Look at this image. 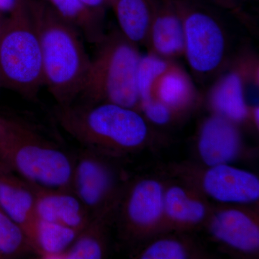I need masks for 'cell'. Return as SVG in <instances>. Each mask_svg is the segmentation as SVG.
Segmentation results:
<instances>
[{
	"label": "cell",
	"instance_id": "cell-1",
	"mask_svg": "<svg viewBox=\"0 0 259 259\" xmlns=\"http://www.w3.org/2000/svg\"><path fill=\"white\" fill-rule=\"evenodd\" d=\"M54 116L83 148L121 158L147 146L151 131L141 112L115 104L74 102L57 105Z\"/></svg>",
	"mask_w": 259,
	"mask_h": 259
},
{
	"label": "cell",
	"instance_id": "cell-2",
	"mask_svg": "<svg viewBox=\"0 0 259 259\" xmlns=\"http://www.w3.org/2000/svg\"><path fill=\"white\" fill-rule=\"evenodd\" d=\"M27 3L40 39L44 84L57 105H69L82 92L91 59L79 32L48 2Z\"/></svg>",
	"mask_w": 259,
	"mask_h": 259
},
{
	"label": "cell",
	"instance_id": "cell-3",
	"mask_svg": "<svg viewBox=\"0 0 259 259\" xmlns=\"http://www.w3.org/2000/svg\"><path fill=\"white\" fill-rule=\"evenodd\" d=\"M74 158L23 122L10 120L0 138V161L32 185L71 190Z\"/></svg>",
	"mask_w": 259,
	"mask_h": 259
},
{
	"label": "cell",
	"instance_id": "cell-4",
	"mask_svg": "<svg viewBox=\"0 0 259 259\" xmlns=\"http://www.w3.org/2000/svg\"><path fill=\"white\" fill-rule=\"evenodd\" d=\"M90 61L81 96L89 103L115 104L140 112L137 78L141 54L122 32L104 35Z\"/></svg>",
	"mask_w": 259,
	"mask_h": 259
},
{
	"label": "cell",
	"instance_id": "cell-5",
	"mask_svg": "<svg viewBox=\"0 0 259 259\" xmlns=\"http://www.w3.org/2000/svg\"><path fill=\"white\" fill-rule=\"evenodd\" d=\"M0 79L28 99L44 85L40 39L27 0L9 14L0 29Z\"/></svg>",
	"mask_w": 259,
	"mask_h": 259
},
{
	"label": "cell",
	"instance_id": "cell-6",
	"mask_svg": "<svg viewBox=\"0 0 259 259\" xmlns=\"http://www.w3.org/2000/svg\"><path fill=\"white\" fill-rule=\"evenodd\" d=\"M74 158L71 191L92 218L115 214L127 183L117 159L87 148Z\"/></svg>",
	"mask_w": 259,
	"mask_h": 259
},
{
	"label": "cell",
	"instance_id": "cell-7",
	"mask_svg": "<svg viewBox=\"0 0 259 259\" xmlns=\"http://www.w3.org/2000/svg\"><path fill=\"white\" fill-rule=\"evenodd\" d=\"M165 180L146 176L126 183L115 218L122 239L142 244L163 231Z\"/></svg>",
	"mask_w": 259,
	"mask_h": 259
},
{
	"label": "cell",
	"instance_id": "cell-8",
	"mask_svg": "<svg viewBox=\"0 0 259 259\" xmlns=\"http://www.w3.org/2000/svg\"><path fill=\"white\" fill-rule=\"evenodd\" d=\"M182 18L185 36L184 56L191 69L198 76L212 74L226 56V34L210 13L187 0H171Z\"/></svg>",
	"mask_w": 259,
	"mask_h": 259
},
{
	"label": "cell",
	"instance_id": "cell-9",
	"mask_svg": "<svg viewBox=\"0 0 259 259\" xmlns=\"http://www.w3.org/2000/svg\"><path fill=\"white\" fill-rule=\"evenodd\" d=\"M178 171L182 180L218 203L250 205L258 202L259 180L252 172L231 164L205 166L200 172L185 167Z\"/></svg>",
	"mask_w": 259,
	"mask_h": 259
},
{
	"label": "cell",
	"instance_id": "cell-10",
	"mask_svg": "<svg viewBox=\"0 0 259 259\" xmlns=\"http://www.w3.org/2000/svg\"><path fill=\"white\" fill-rule=\"evenodd\" d=\"M258 209L250 205L223 204L212 207L204 226L227 249L255 256L259 251Z\"/></svg>",
	"mask_w": 259,
	"mask_h": 259
},
{
	"label": "cell",
	"instance_id": "cell-11",
	"mask_svg": "<svg viewBox=\"0 0 259 259\" xmlns=\"http://www.w3.org/2000/svg\"><path fill=\"white\" fill-rule=\"evenodd\" d=\"M250 79L258 83L256 60L241 59L213 85L208 96L212 114L221 116L237 125L250 121V106L245 99V83Z\"/></svg>",
	"mask_w": 259,
	"mask_h": 259
},
{
	"label": "cell",
	"instance_id": "cell-12",
	"mask_svg": "<svg viewBox=\"0 0 259 259\" xmlns=\"http://www.w3.org/2000/svg\"><path fill=\"white\" fill-rule=\"evenodd\" d=\"M212 209L203 194L187 181L165 180L162 233H188L198 229L204 226Z\"/></svg>",
	"mask_w": 259,
	"mask_h": 259
},
{
	"label": "cell",
	"instance_id": "cell-13",
	"mask_svg": "<svg viewBox=\"0 0 259 259\" xmlns=\"http://www.w3.org/2000/svg\"><path fill=\"white\" fill-rule=\"evenodd\" d=\"M197 146L199 157L205 166L231 164L243 151L238 125L215 114L201 125Z\"/></svg>",
	"mask_w": 259,
	"mask_h": 259
},
{
	"label": "cell",
	"instance_id": "cell-14",
	"mask_svg": "<svg viewBox=\"0 0 259 259\" xmlns=\"http://www.w3.org/2000/svg\"><path fill=\"white\" fill-rule=\"evenodd\" d=\"M36 187L0 161V207L21 228L32 248L38 218Z\"/></svg>",
	"mask_w": 259,
	"mask_h": 259
},
{
	"label": "cell",
	"instance_id": "cell-15",
	"mask_svg": "<svg viewBox=\"0 0 259 259\" xmlns=\"http://www.w3.org/2000/svg\"><path fill=\"white\" fill-rule=\"evenodd\" d=\"M146 44L149 52L172 59L184 56L185 36L182 18L171 0L153 2L152 18Z\"/></svg>",
	"mask_w": 259,
	"mask_h": 259
},
{
	"label": "cell",
	"instance_id": "cell-16",
	"mask_svg": "<svg viewBox=\"0 0 259 259\" xmlns=\"http://www.w3.org/2000/svg\"><path fill=\"white\" fill-rule=\"evenodd\" d=\"M36 187L35 210L39 220L81 232L92 220L82 202L71 190Z\"/></svg>",
	"mask_w": 259,
	"mask_h": 259
},
{
	"label": "cell",
	"instance_id": "cell-17",
	"mask_svg": "<svg viewBox=\"0 0 259 259\" xmlns=\"http://www.w3.org/2000/svg\"><path fill=\"white\" fill-rule=\"evenodd\" d=\"M153 95L154 100L169 107L177 115L188 111L198 100L190 76L174 61L155 81Z\"/></svg>",
	"mask_w": 259,
	"mask_h": 259
},
{
	"label": "cell",
	"instance_id": "cell-18",
	"mask_svg": "<svg viewBox=\"0 0 259 259\" xmlns=\"http://www.w3.org/2000/svg\"><path fill=\"white\" fill-rule=\"evenodd\" d=\"M202 246L187 233L166 232L152 237L137 246L138 259H193L204 258Z\"/></svg>",
	"mask_w": 259,
	"mask_h": 259
},
{
	"label": "cell",
	"instance_id": "cell-19",
	"mask_svg": "<svg viewBox=\"0 0 259 259\" xmlns=\"http://www.w3.org/2000/svg\"><path fill=\"white\" fill-rule=\"evenodd\" d=\"M115 218V214H106L92 218L59 259L105 258L108 252L109 228Z\"/></svg>",
	"mask_w": 259,
	"mask_h": 259
},
{
	"label": "cell",
	"instance_id": "cell-20",
	"mask_svg": "<svg viewBox=\"0 0 259 259\" xmlns=\"http://www.w3.org/2000/svg\"><path fill=\"white\" fill-rule=\"evenodd\" d=\"M120 30L136 44H146L152 18L153 0H107Z\"/></svg>",
	"mask_w": 259,
	"mask_h": 259
},
{
	"label": "cell",
	"instance_id": "cell-21",
	"mask_svg": "<svg viewBox=\"0 0 259 259\" xmlns=\"http://www.w3.org/2000/svg\"><path fill=\"white\" fill-rule=\"evenodd\" d=\"M79 233L69 227L38 219L32 243V251L42 258L59 259Z\"/></svg>",
	"mask_w": 259,
	"mask_h": 259
},
{
	"label": "cell",
	"instance_id": "cell-22",
	"mask_svg": "<svg viewBox=\"0 0 259 259\" xmlns=\"http://www.w3.org/2000/svg\"><path fill=\"white\" fill-rule=\"evenodd\" d=\"M61 18L82 32L89 42L97 44L103 37L102 19L80 0H48Z\"/></svg>",
	"mask_w": 259,
	"mask_h": 259
},
{
	"label": "cell",
	"instance_id": "cell-23",
	"mask_svg": "<svg viewBox=\"0 0 259 259\" xmlns=\"http://www.w3.org/2000/svg\"><path fill=\"white\" fill-rule=\"evenodd\" d=\"M172 62L173 60L164 59L151 52L141 55L136 78L140 108L154 100L153 88L155 81L169 67Z\"/></svg>",
	"mask_w": 259,
	"mask_h": 259
},
{
	"label": "cell",
	"instance_id": "cell-24",
	"mask_svg": "<svg viewBox=\"0 0 259 259\" xmlns=\"http://www.w3.org/2000/svg\"><path fill=\"white\" fill-rule=\"evenodd\" d=\"M32 251L23 230L0 207V255L15 258Z\"/></svg>",
	"mask_w": 259,
	"mask_h": 259
},
{
	"label": "cell",
	"instance_id": "cell-25",
	"mask_svg": "<svg viewBox=\"0 0 259 259\" xmlns=\"http://www.w3.org/2000/svg\"><path fill=\"white\" fill-rule=\"evenodd\" d=\"M140 112L148 122L157 125H166L171 123L177 116L169 107L161 102L154 100L140 108Z\"/></svg>",
	"mask_w": 259,
	"mask_h": 259
},
{
	"label": "cell",
	"instance_id": "cell-26",
	"mask_svg": "<svg viewBox=\"0 0 259 259\" xmlns=\"http://www.w3.org/2000/svg\"><path fill=\"white\" fill-rule=\"evenodd\" d=\"M80 1L102 19H103L105 16L107 8H110L107 0H80Z\"/></svg>",
	"mask_w": 259,
	"mask_h": 259
},
{
	"label": "cell",
	"instance_id": "cell-27",
	"mask_svg": "<svg viewBox=\"0 0 259 259\" xmlns=\"http://www.w3.org/2000/svg\"><path fill=\"white\" fill-rule=\"evenodd\" d=\"M23 0H0V15L10 14Z\"/></svg>",
	"mask_w": 259,
	"mask_h": 259
},
{
	"label": "cell",
	"instance_id": "cell-28",
	"mask_svg": "<svg viewBox=\"0 0 259 259\" xmlns=\"http://www.w3.org/2000/svg\"><path fill=\"white\" fill-rule=\"evenodd\" d=\"M250 121L254 127L258 130L259 126V107L255 105L253 107H250Z\"/></svg>",
	"mask_w": 259,
	"mask_h": 259
},
{
	"label": "cell",
	"instance_id": "cell-29",
	"mask_svg": "<svg viewBox=\"0 0 259 259\" xmlns=\"http://www.w3.org/2000/svg\"><path fill=\"white\" fill-rule=\"evenodd\" d=\"M10 119L4 118V117H0V138L2 137L3 134L9 124Z\"/></svg>",
	"mask_w": 259,
	"mask_h": 259
},
{
	"label": "cell",
	"instance_id": "cell-30",
	"mask_svg": "<svg viewBox=\"0 0 259 259\" xmlns=\"http://www.w3.org/2000/svg\"><path fill=\"white\" fill-rule=\"evenodd\" d=\"M210 2H212L214 4L220 5V6L222 7V8H226V9H229L230 5L228 4V2H226V0H209Z\"/></svg>",
	"mask_w": 259,
	"mask_h": 259
},
{
	"label": "cell",
	"instance_id": "cell-31",
	"mask_svg": "<svg viewBox=\"0 0 259 259\" xmlns=\"http://www.w3.org/2000/svg\"><path fill=\"white\" fill-rule=\"evenodd\" d=\"M226 1L228 2V3H229L230 4H231L232 5H233V6L236 7V8H237L236 3H235V0H226Z\"/></svg>",
	"mask_w": 259,
	"mask_h": 259
},
{
	"label": "cell",
	"instance_id": "cell-32",
	"mask_svg": "<svg viewBox=\"0 0 259 259\" xmlns=\"http://www.w3.org/2000/svg\"><path fill=\"white\" fill-rule=\"evenodd\" d=\"M0 258H2V256H1V255H0Z\"/></svg>",
	"mask_w": 259,
	"mask_h": 259
}]
</instances>
